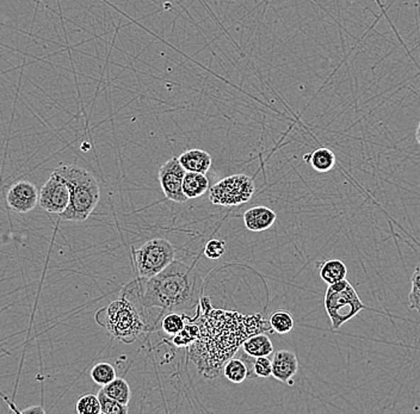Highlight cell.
I'll return each mask as SVG.
<instances>
[{
    "instance_id": "7c38bea8",
    "label": "cell",
    "mask_w": 420,
    "mask_h": 414,
    "mask_svg": "<svg viewBox=\"0 0 420 414\" xmlns=\"http://www.w3.org/2000/svg\"><path fill=\"white\" fill-rule=\"evenodd\" d=\"M277 214L273 209L258 206V207L250 208L249 211L244 213V223L247 230L254 233L264 232L269 230L276 223Z\"/></svg>"
},
{
    "instance_id": "5bb4252c",
    "label": "cell",
    "mask_w": 420,
    "mask_h": 414,
    "mask_svg": "<svg viewBox=\"0 0 420 414\" xmlns=\"http://www.w3.org/2000/svg\"><path fill=\"white\" fill-rule=\"evenodd\" d=\"M303 160L310 162L312 167L320 174H326L334 169L337 162L334 152L326 147L318 148L313 153L305 155Z\"/></svg>"
},
{
    "instance_id": "f1b7e54d",
    "label": "cell",
    "mask_w": 420,
    "mask_h": 414,
    "mask_svg": "<svg viewBox=\"0 0 420 414\" xmlns=\"http://www.w3.org/2000/svg\"><path fill=\"white\" fill-rule=\"evenodd\" d=\"M46 410H43L41 406H33V407H28V408H24V410H21V413L25 414V413H45Z\"/></svg>"
},
{
    "instance_id": "5b68a950",
    "label": "cell",
    "mask_w": 420,
    "mask_h": 414,
    "mask_svg": "<svg viewBox=\"0 0 420 414\" xmlns=\"http://www.w3.org/2000/svg\"><path fill=\"white\" fill-rule=\"evenodd\" d=\"M367 308L356 289L346 279L329 284L325 294V309L334 331L353 319L358 313Z\"/></svg>"
},
{
    "instance_id": "6da1fadb",
    "label": "cell",
    "mask_w": 420,
    "mask_h": 414,
    "mask_svg": "<svg viewBox=\"0 0 420 414\" xmlns=\"http://www.w3.org/2000/svg\"><path fill=\"white\" fill-rule=\"evenodd\" d=\"M184 319L200 328V337L186 347V354L205 379H216L222 374L224 365L233 357L242 343L258 333L273 332L269 320L261 314L245 315L237 310L216 309L208 296L200 298L196 315L183 313Z\"/></svg>"
},
{
    "instance_id": "f546056e",
    "label": "cell",
    "mask_w": 420,
    "mask_h": 414,
    "mask_svg": "<svg viewBox=\"0 0 420 414\" xmlns=\"http://www.w3.org/2000/svg\"><path fill=\"white\" fill-rule=\"evenodd\" d=\"M416 142L419 143V146H420V122H419V125H418V127H416Z\"/></svg>"
},
{
    "instance_id": "7a4b0ae2",
    "label": "cell",
    "mask_w": 420,
    "mask_h": 414,
    "mask_svg": "<svg viewBox=\"0 0 420 414\" xmlns=\"http://www.w3.org/2000/svg\"><path fill=\"white\" fill-rule=\"evenodd\" d=\"M198 275L193 267L174 260L153 277H137L122 288L120 296L137 309L148 332L159 330L160 321L169 313H184L200 301Z\"/></svg>"
},
{
    "instance_id": "8fae6325",
    "label": "cell",
    "mask_w": 420,
    "mask_h": 414,
    "mask_svg": "<svg viewBox=\"0 0 420 414\" xmlns=\"http://www.w3.org/2000/svg\"><path fill=\"white\" fill-rule=\"evenodd\" d=\"M271 376L285 384H293V377L299 370V359L292 351L280 350L273 354Z\"/></svg>"
},
{
    "instance_id": "4fadbf2b",
    "label": "cell",
    "mask_w": 420,
    "mask_h": 414,
    "mask_svg": "<svg viewBox=\"0 0 420 414\" xmlns=\"http://www.w3.org/2000/svg\"><path fill=\"white\" fill-rule=\"evenodd\" d=\"M178 160L188 172L205 174L212 166V155L200 148L184 152L179 155Z\"/></svg>"
},
{
    "instance_id": "83f0119b",
    "label": "cell",
    "mask_w": 420,
    "mask_h": 414,
    "mask_svg": "<svg viewBox=\"0 0 420 414\" xmlns=\"http://www.w3.org/2000/svg\"><path fill=\"white\" fill-rule=\"evenodd\" d=\"M254 374L257 377L271 376L273 374V363L270 359L269 356H261V357L256 358L254 365Z\"/></svg>"
},
{
    "instance_id": "3957f363",
    "label": "cell",
    "mask_w": 420,
    "mask_h": 414,
    "mask_svg": "<svg viewBox=\"0 0 420 414\" xmlns=\"http://www.w3.org/2000/svg\"><path fill=\"white\" fill-rule=\"evenodd\" d=\"M54 172L66 181L69 189V207L60 215L61 220L83 223L98 206L101 198L98 181L90 171L81 166L62 165Z\"/></svg>"
},
{
    "instance_id": "44dd1931",
    "label": "cell",
    "mask_w": 420,
    "mask_h": 414,
    "mask_svg": "<svg viewBox=\"0 0 420 414\" xmlns=\"http://www.w3.org/2000/svg\"><path fill=\"white\" fill-rule=\"evenodd\" d=\"M270 328L278 335H288L294 330V319L285 310H277L269 318Z\"/></svg>"
},
{
    "instance_id": "52a82bcc",
    "label": "cell",
    "mask_w": 420,
    "mask_h": 414,
    "mask_svg": "<svg viewBox=\"0 0 420 414\" xmlns=\"http://www.w3.org/2000/svg\"><path fill=\"white\" fill-rule=\"evenodd\" d=\"M256 185L246 174H233L221 179L209 190V201L216 206L235 207L252 198Z\"/></svg>"
},
{
    "instance_id": "9a60e30c",
    "label": "cell",
    "mask_w": 420,
    "mask_h": 414,
    "mask_svg": "<svg viewBox=\"0 0 420 414\" xmlns=\"http://www.w3.org/2000/svg\"><path fill=\"white\" fill-rule=\"evenodd\" d=\"M209 189L208 178L205 174L186 171L183 179V192L188 200L201 197Z\"/></svg>"
},
{
    "instance_id": "8992f818",
    "label": "cell",
    "mask_w": 420,
    "mask_h": 414,
    "mask_svg": "<svg viewBox=\"0 0 420 414\" xmlns=\"http://www.w3.org/2000/svg\"><path fill=\"white\" fill-rule=\"evenodd\" d=\"M174 245L161 237L146 241L144 245L134 251V264L137 277H153L165 270L174 260Z\"/></svg>"
},
{
    "instance_id": "e0dca14e",
    "label": "cell",
    "mask_w": 420,
    "mask_h": 414,
    "mask_svg": "<svg viewBox=\"0 0 420 414\" xmlns=\"http://www.w3.org/2000/svg\"><path fill=\"white\" fill-rule=\"evenodd\" d=\"M319 275L322 281L329 286L334 283L339 282L341 279H346L348 275V267L341 260L329 259L320 265Z\"/></svg>"
},
{
    "instance_id": "277c9868",
    "label": "cell",
    "mask_w": 420,
    "mask_h": 414,
    "mask_svg": "<svg viewBox=\"0 0 420 414\" xmlns=\"http://www.w3.org/2000/svg\"><path fill=\"white\" fill-rule=\"evenodd\" d=\"M95 319L111 337L125 344L135 343L141 335L148 332L135 307L122 296L99 309Z\"/></svg>"
},
{
    "instance_id": "2e32d148",
    "label": "cell",
    "mask_w": 420,
    "mask_h": 414,
    "mask_svg": "<svg viewBox=\"0 0 420 414\" xmlns=\"http://www.w3.org/2000/svg\"><path fill=\"white\" fill-rule=\"evenodd\" d=\"M242 347L247 354L254 358L270 356L273 352V342L265 333H258L247 338Z\"/></svg>"
},
{
    "instance_id": "cb8c5ba5",
    "label": "cell",
    "mask_w": 420,
    "mask_h": 414,
    "mask_svg": "<svg viewBox=\"0 0 420 414\" xmlns=\"http://www.w3.org/2000/svg\"><path fill=\"white\" fill-rule=\"evenodd\" d=\"M99 403H101V413L102 414H127L128 413V406L122 405L116 400L106 396L102 389L99 391L98 394Z\"/></svg>"
},
{
    "instance_id": "603a6c76",
    "label": "cell",
    "mask_w": 420,
    "mask_h": 414,
    "mask_svg": "<svg viewBox=\"0 0 420 414\" xmlns=\"http://www.w3.org/2000/svg\"><path fill=\"white\" fill-rule=\"evenodd\" d=\"M186 323L183 314L169 313L166 315L163 316V319L160 321V328L163 330L166 337H171V335L178 333L186 326Z\"/></svg>"
},
{
    "instance_id": "4316f807",
    "label": "cell",
    "mask_w": 420,
    "mask_h": 414,
    "mask_svg": "<svg viewBox=\"0 0 420 414\" xmlns=\"http://www.w3.org/2000/svg\"><path fill=\"white\" fill-rule=\"evenodd\" d=\"M203 252L208 259H220L226 253V242L219 239H212L207 242Z\"/></svg>"
},
{
    "instance_id": "ba28073f",
    "label": "cell",
    "mask_w": 420,
    "mask_h": 414,
    "mask_svg": "<svg viewBox=\"0 0 420 414\" xmlns=\"http://www.w3.org/2000/svg\"><path fill=\"white\" fill-rule=\"evenodd\" d=\"M40 207L50 214L60 216L69 204V189L59 174H50V179L42 186L38 194Z\"/></svg>"
},
{
    "instance_id": "30bf717a",
    "label": "cell",
    "mask_w": 420,
    "mask_h": 414,
    "mask_svg": "<svg viewBox=\"0 0 420 414\" xmlns=\"http://www.w3.org/2000/svg\"><path fill=\"white\" fill-rule=\"evenodd\" d=\"M6 202L11 211L19 214H27L34 211L38 203V191L33 183L19 181L12 184L6 194Z\"/></svg>"
},
{
    "instance_id": "ac0fdd59",
    "label": "cell",
    "mask_w": 420,
    "mask_h": 414,
    "mask_svg": "<svg viewBox=\"0 0 420 414\" xmlns=\"http://www.w3.org/2000/svg\"><path fill=\"white\" fill-rule=\"evenodd\" d=\"M200 337V328L195 323L186 321V326L176 335L166 337L167 343L174 347H188Z\"/></svg>"
},
{
    "instance_id": "484cf974",
    "label": "cell",
    "mask_w": 420,
    "mask_h": 414,
    "mask_svg": "<svg viewBox=\"0 0 420 414\" xmlns=\"http://www.w3.org/2000/svg\"><path fill=\"white\" fill-rule=\"evenodd\" d=\"M409 308L420 313V265L416 267L411 279V291L409 294Z\"/></svg>"
},
{
    "instance_id": "d6986e66",
    "label": "cell",
    "mask_w": 420,
    "mask_h": 414,
    "mask_svg": "<svg viewBox=\"0 0 420 414\" xmlns=\"http://www.w3.org/2000/svg\"><path fill=\"white\" fill-rule=\"evenodd\" d=\"M102 391L106 393V396L113 398L125 406H128L130 398H132V391H130L128 382L123 379H118V377L111 381L110 384L103 386Z\"/></svg>"
},
{
    "instance_id": "d4e9b609",
    "label": "cell",
    "mask_w": 420,
    "mask_h": 414,
    "mask_svg": "<svg viewBox=\"0 0 420 414\" xmlns=\"http://www.w3.org/2000/svg\"><path fill=\"white\" fill-rule=\"evenodd\" d=\"M76 412L78 414H99L101 403L98 396L93 394H85L76 403Z\"/></svg>"
},
{
    "instance_id": "7402d4cb",
    "label": "cell",
    "mask_w": 420,
    "mask_h": 414,
    "mask_svg": "<svg viewBox=\"0 0 420 414\" xmlns=\"http://www.w3.org/2000/svg\"><path fill=\"white\" fill-rule=\"evenodd\" d=\"M91 379L98 386H106L116 379V370L110 363H97L91 369Z\"/></svg>"
},
{
    "instance_id": "9c48e42d",
    "label": "cell",
    "mask_w": 420,
    "mask_h": 414,
    "mask_svg": "<svg viewBox=\"0 0 420 414\" xmlns=\"http://www.w3.org/2000/svg\"><path fill=\"white\" fill-rule=\"evenodd\" d=\"M186 172L178 158H171L160 167L158 179L167 200L178 204L186 203L188 201L183 192V179Z\"/></svg>"
},
{
    "instance_id": "ffe728a7",
    "label": "cell",
    "mask_w": 420,
    "mask_h": 414,
    "mask_svg": "<svg viewBox=\"0 0 420 414\" xmlns=\"http://www.w3.org/2000/svg\"><path fill=\"white\" fill-rule=\"evenodd\" d=\"M222 373L232 384H240L247 379L246 365L238 356H233L225 363Z\"/></svg>"
}]
</instances>
